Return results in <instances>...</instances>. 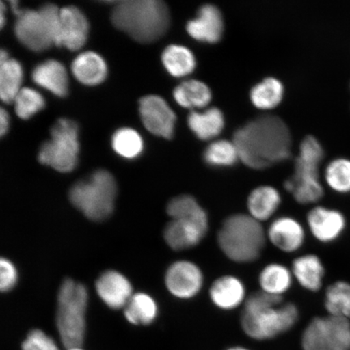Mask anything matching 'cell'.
<instances>
[{"label": "cell", "instance_id": "6da1fadb", "mask_svg": "<svg viewBox=\"0 0 350 350\" xmlns=\"http://www.w3.org/2000/svg\"><path fill=\"white\" fill-rule=\"evenodd\" d=\"M239 159L249 168L264 170L290 159L292 138L281 118L262 116L235 131Z\"/></svg>", "mask_w": 350, "mask_h": 350}, {"label": "cell", "instance_id": "7a4b0ae2", "mask_svg": "<svg viewBox=\"0 0 350 350\" xmlns=\"http://www.w3.org/2000/svg\"><path fill=\"white\" fill-rule=\"evenodd\" d=\"M299 319V310L295 304L284 303L283 297L260 291L247 297L240 322L249 338L265 340L290 331Z\"/></svg>", "mask_w": 350, "mask_h": 350}, {"label": "cell", "instance_id": "3957f363", "mask_svg": "<svg viewBox=\"0 0 350 350\" xmlns=\"http://www.w3.org/2000/svg\"><path fill=\"white\" fill-rule=\"evenodd\" d=\"M111 21L134 40L151 43L167 32L170 16L167 5L161 0H122L113 6Z\"/></svg>", "mask_w": 350, "mask_h": 350}, {"label": "cell", "instance_id": "277c9868", "mask_svg": "<svg viewBox=\"0 0 350 350\" xmlns=\"http://www.w3.org/2000/svg\"><path fill=\"white\" fill-rule=\"evenodd\" d=\"M266 241V230L262 223L247 213L227 217L217 235L221 252L227 259L237 264H250L259 259Z\"/></svg>", "mask_w": 350, "mask_h": 350}, {"label": "cell", "instance_id": "5b68a950", "mask_svg": "<svg viewBox=\"0 0 350 350\" xmlns=\"http://www.w3.org/2000/svg\"><path fill=\"white\" fill-rule=\"evenodd\" d=\"M325 156L323 147L316 138L309 135L300 146L295 160V172L284 181V187L297 204L308 205L318 202L325 191L319 180V168Z\"/></svg>", "mask_w": 350, "mask_h": 350}, {"label": "cell", "instance_id": "8992f818", "mask_svg": "<svg viewBox=\"0 0 350 350\" xmlns=\"http://www.w3.org/2000/svg\"><path fill=\"white\" fill-rule=\"evenodd\" d=\"M117 185L107 170H96L90 176L78 181L70 189L69 199L91 221L106 220L115 207Z\"/></svg>", "mask_w": 350, "mask_h": 350}, {"label": "cell", "instance_id": "52a82bcc", "mask_svg": "<svg viewBox=\"0 0 350 350\" xmlns=\"http://www.w3.org/2000/svg\"><path fill=\"white\" fill-rule=\"evenodd\" d=\"M88 291L84 284L66 279L59 288L56 325L67 349L81 347L85 334Z\"/></svg>", "mask_w": 350, "mask_h": 350}, {"label": "cell", "instance_id": "ba28073f", "mask_svg": "<svg viewBox=\"0 0 350 350\" xmlns=\"http://www.w3.org/2000/svg\"><path fill=\"white\" fill-rule=\"evenodd\" d=\"M14 30L17 39L29 50L41 52L52 45L61 46L60 10L54 3H46L38 10H23L17 16Z\"/></svg>", "mask_w": 350, "mask_h": 350}, {"label": "cell", "instance_id": "9c48e42d", "mask_svg": "<svg viewBox=\"0 0 350 350\" xmlns=\"http://www.w3.org/2000/svg\"><path fill=\"white\" fill-rule=\"evenodd\" d=\"M77 122L59 119L52 126L51 139L44 142L38 152L40 163L61 173L71 172L78 163L79 141Z\"/></svg>", "mask_w": 350, "mask_h": 350}, {"label": "cell", "instance_id": "30bf717a", "mask_svg": "<svg viewBox=\"0 0 350 350\" xmlns=\"http://www.w3.org/2000/svg\"><path fill=\"white\" fill-rule=\"evenodd\" d=\"M304 350H350L349 319L330 316L314 318L301 335Z\"/></svg>", "mask_w": 350, "mask_h": 350}, {"label": "cell", "instance_id": "8fae6325", "mask_svg": "<svg viewBox=\"0 0 350 350\" xmlns=\"http://www.w3.org/2000/svg\"><path fill=\"white\" fill-rule=\"evenodd\" d=\"M165 283L174 297L179 299H191L202 291L204 274L196 262L178 260L169 266L165 275Z\"/></svg>", "mask_w": 350, "mask_h": 350}, {"label": "cell", "instance_id": "7c38bea8", "mask_svg": "<svg viewBox=\"0 0 350 350\" xmlns=\"http://www.w3.org/2000/svg\"><path fill=\"white\" fill-rule=\"evenodd\" d=\"M209 229L208 216L172 219L164 230V239L174 251L193 248L202 242Z\"/></svg>", "mask_w": 350, "mask_h": 350}, {"label": "cell", "instance_id": "4fadbf2b", "mask_svg": "<svg viewBox=\"0 0 350 350\" xmlns=\"http://www.w3.org/2000/svg\"><path fill=\"white\" fill-rule=\"evenodd\" d=\"M139 115L146 129L165 139L174 137L176 116L167 103L159 96L148 95L139 100Z\"/></svg>", "mask_w": 350, "mask_h": 350}, {"label": "cell", "instance_id": "5bb4252c", "mask_svg": "<svg viewBox=\"0 0 350 350\" xmlns=\"http://www.w3.org/2000/svg\"><path fill=\"white\" fill-rule=\"evenodd\" d=\"M267 240L284 253H295L304 247L306 241L304 226L296 218L282 216L273 219L266 230Z\"/></svg>", "mask_w": 350, "mask_h": 350}, {"label": "cell", "instance_id": "9a60e30c", "mask_svg": "<svg viewBox=\"0 0 350 350\" xmlns=\"http://www.w3.org/2000/svg\"><path fill=\"white\" fill-rule=\"evenodd\" d=\"M306 224L310 234L319 242L329 243L343 233L347 221L338 210L317 206L308 212Z\"/></svg>", "mask_w": 350, "mask_h": 350}, {"label": "cell", "instance_id": "2e32d148", "mask_svg": "<svg viewBox=\"0 0 350 350\" xmlns=\"http://www.w3.org/2000/svg\"><path fill=\"white\" fill-rule=\"evenodd\" d=\"M210 301L221 310H233L244 305L247 299V288L239 278L223 275L214 280L209 287Z\"/></svg>", "mask_w": 350, "mask_h": 350}, {"label": "cell", "instance_id": "e0dca14e", "mask_svg": "<svg viewBox=\"0 0 350 350\" xmlns=\"http://www.w3.org/2000/svg\"><path fill=\"white\" fill-rule=\"evenodd\" d=\"M187 31L196 40L216 43L224 32L222 14L216 6L205 4L201 7L195 19L187 22Z\"/></svg>", "mask_w": 350, "mask_h": 350}, {"label": "cell", "instance_id": "ac0fdd59", "mask_svg": "<svg viewBox=\"0 0 350 350\" xmlns=\"http://www.w3.org/2000/svg\"><path fill=\"white\" fill-rule=\"evenodd\" d=\"M61 46L70 51L80 50L89 34V22L79 8L67 6L60 10Z\"/></svg>", "mask_w": 350, "mask_h": 350}, {"label": "cell", "instance_id": "d6986e66", "mask_svg": "<svg viewBox=\"0 0 350 350\" xmlns=\"http://www.w3.org/2000/svg\"><path fill=\"white\" fill-rule=\"evenodd\" d=\"M96 290L109 308L120 309L125 308L133 297V287L124 275L116 271H107L98 279Z\"/></svg>", "mask_w": 350, "mask_h": 350}, {"label": "cell", "instance_id": "ffe728a7", "mask_svg": "<svg viewBox=\"0 0 350 350\" xmlns=\"http://www.w3.org/2000/svg\"><path fill=\"white\" fill-rule=\"evenodd\" d=\"M282 202V195L277 188L269 185L257 187L247 196V214L260 223L269 221L277 213Z\"/></svg>", "mask_w": 350, "mask_h": 350}, {"label": "cell", "instance_id": "44dd1931", "mask_svg": "<svg viewBox=\"0 0 350 350\" xmlns=\"http://www.w3.org/2000/svg\"><path fill=\"white\" fill-rule=\"evenodd\" d=\"M32 80L57 97H66L68 93V73L59 61L49 59L37 65L33 70Z\"/></svg>", "mask_w": 350, "mask_h": 350}, {"label": "cell", "instance_id": "7402d4cb", "mask_svg": "<svg viewBox=\"0 0 350 350\" xmlns=\"http://www.w3.org/2000/svg\"><path fill=\"white\" fill-rule=\"evenodd\" d=\"M291 271L294 279L304 290L317 292L323 286L325 269L319 257L314 254H306L295 258Z\"/></svg>", "mask_w": 350, "mask_h": 350}, {"label": "cell", "instance_id": "603a6c76", "mask_svg": "<svg viewBox=\"0 0 350 350\" xmlns=\"http://www.w3.org/2000/svg\"><path fill=\"white\" fill-rule=\"evenodd\" d=\"M72 72L81 84L98 85L107 78V66L98 54L93 51H86L73 60Z\"/></svg>", "mask_w": 350, "mask_h": 350}, {"label": "cell", "instance_id": "cb8c5ba5", "mask_svg": "<svg viewBox=\"0 0 350 350\" xmlns=\"http://www.w3.org/2000/svg\"><path fill=\"white\" fill-rule=\"evenodd\" d=\"M294 280L291 269L280 262H270L261 269L258 282L262 292L283 297L291 290Z\"/></svg>", "mask_w": 350, "mask_h": 350}, {"label": "cell", "instance_id": "d4e9b609", "mask_svg": "<svg viewBox=\"0 0 350 350\" xmlns=\"http://www.w3.org/2000/svg\"><path fill=\"white\" fill-rule=\"evenodd\" d=\"M187 124L197 137L208 141L221 134L225 118L221 109L212 107L203 112L192 111L187 118Z\"/></svg>", "mask_w": 350, "mask_h": 350}, {"label": "cell", "instance_id": "484cf974", "mask_svg": "<svg viewBox=\"0 0 350 350\" xmlns=\"http://www.w3.org/2000/svg\"><path fill=\"white\" fill-rule=\"evenodd\" d=\"M174 98L183 107L203 108L211 102L212 92L203 82L188 80L175 88Z\"/></svg>", "mask_w": 350, "mask_h": 350}, {"label": "cell", "instance_id": "4316f807", "mask_svg": "<svg viewBox=\"0 0 350 350\" xmlns=\"http://www.w3.org/2000/svg\"><path fill=\"white\" fill-rule=\"evenodd\" d=\"M161 59L170 75L175 77L189 75L194 71L196 66L193 53L183 46L170 45L166 47Z\"/></svg>", "mask_w": 350, "mask_h": 350}, {"label": "cell", "instance_id": "83f0119b", "mask_svg": "<svg viewBox=\"0 0 350 350\" xmlns=\"http://www.w3.org/2000/svg\"><path fill=\"white\" fill-rule=\"evenodd\" d=\"M157 305L154 299L144 293H137L131 297L125 306V317L135 325H150L157 316Z\"/></svg>", "mask_w": 350, "mask_h": 350}, {"label": "cell", "instance_id": "f1b7e54d", "mask_svg": "<svg viewBox=\"0 0 350 350\" xmlns=\"http://www.w3.org/2000/svg\"><path fill=\"white\" fill-rule=\"evenodd\" d=\"M23 78L21 64L14 59H10L0 64V98L4 103H13L19 93Z\"/></svg>", "mask_w": 350, "mask_h": 350}, {"label": "cell", "instance_id": "f546056e", "mask_svg": "<svg viewBox=\"0 0 350 350\" xmlns=\"http://www.w3.org/2000/svg\"><path fill=\"white\" fill-rule=\"evenodd\" d=\"M283 95L284 87L281 81L269 77L252 88L250 98L256 107L270 109L278 106Z\"/></svg>", "mask_w": 350, "mask_h": 350}, {"label": "cell", "instance_id": "4dcf8cb0", "mask_svg": "<svg viewBox=\"0 0 350 350\" xmlns=\"http://www.w3.org/2000/svg\"><path fill=\"white\" fill-rule=\"evenodd\" d=\"M325 306L328 314L350 319V284L336 282L327 288Z\"/></svg>", "mask_w": 350, "mask_h": 350}, {"label": "cell", "instance_id": "1f68e13d", "mask_svg": "<svg viewBox=\"0 0 350 350\" xmlns=\"http://www.w3.org/2000/svg\"><path fill=\"white\" fill-rule=\"evenodd\" d=\"M239 159V152L234 142L224 139L210 144L204 152L205 163L212 167H229L236 164Z\"/></svg>", "mask_w": 350, "mask_h": 350}, {"label": "cell", "instance_id": "d6a6232c", "mask_svg": "<svg viewBox=\"0 0 350 350\" xmlns=\"http://www.w3.org/2000/svg\"><path fill=\"white\" fill-rule=\"evenodd\" d=\"M112 147L118 154L126 159L137 157L143 151V139L134 129L117 130L112 137Z\"/></svg>", "mask_w": 350, "mask_h": 350}, {"label": "cell", "instance_id": "836d02e7", "mask_svg": "<svg viewBox=\"0 0 350 350\" xmlns=\"http://www.w3.org/2000/svg\"><path fill=\"white\" fill-rule=\"evenodd\" d=\"M166 212L173 219L197 218L208 216L194 196L181 195L174 197L166 207Z\"/></svg>", "mask_w": 350, "mask_h": 350}, {"label": "cell", "instance_id": "e575fe53", "mask_svg": "<svg viewBox=\"0 0 350 350\" xmlns=\"http://www.w3.org/2000/svg\"><path fill=\"white\" fill-rule=\"evenodd\" d=\"M325 180L328 187L338 193L350 192V161L336 159L327 165Z\"/></svg>", "mask_w": 350, "mask_h": 350}, {"label": "cell", "instance_id": "d590c367", "mask_svg": "<svg viewBox=\"0 0 350 350\" xmlns=\"http://www.w3.org/2000/svg\"><path fill=\"white\" fill-rule=\"evenodd\" d=\"M17 116L22 120H28L45 107V100L38 91L23 88L17 94L14 100Z\"/></svg>", "mask_w": 350, "mask_h": 350}, {"label": "cell", "instance_id": "8d00e7d4", "mask_svg": "<svg viewBox=\"0 0 350 350\" xmlns=\"http://www.w3.org/2000/svg\"><path fill=\"white\" fill-rule=\"evenodd\" d=\"M23 350H59L55 340L41 330L29 332L27 338L22 344Z\"/></svg>", "mask_w": 350, "mask_h": 350}, {"label": "cell", "instance_id": "74e56055", "mask_svg": "<svg viewBox=\"0 0 350 350\" xmlns=\"http://www.w3.org/2000/svg\"><path fill=\"white\" fill-rule=\"evenodd\" d=\"M0 288L2 292L12 290L17 282V272L15 266L8 259L2 258L0 261Z\"/></svg>", "mask_w": 350, "mask_h": 350}, {"label": "cell", "instance_id": "f35d334b", "mask_svg": "<svg viewBox=\"0 0 350 350\" xmlns=\"http://www.w3.org/2000/svg\"><path fill=\"white\" fill-rule=\"evenodd\" d=\"M10 128V116L3 108L0 109V137H3Z\"/></svg>", "mask_w": 350, "mask_h": 350}, {"label": "cell", "instance_id": "ab89813d", "mask_svg": "<svg viewBox=\"0 0 350 350\" xmlns=\"http://www.w3.org/2000/svg\"><path fill=\"white\" fill-rule=\"evenodd\" d=\"M10 3L13 13H14L16 17L19 16L21 14L22 12H23V10H20L19 8V2L16 1V0H12V1L10 2Z\"/></svg>", "mask_w": 350, "mask_h": 350}, {"label": "cell", "instance_id": "60d3db41", "mask_svg": "<svg viewBox=\"0 0 350 350\" xmlns=\"http://www.w3.org/2000/svg\"><path fill=\"white\" fill-rule=\"evenodd\" d=\"M5 5H4V3L3 1H1V7H0V26H1V28L3 27L4 25V21H5V18H4V13H5Z\"/></svg>", "mask_w": 350, "mask_h": 350}, {"label": "cell", "instance_id": "b9f144b4", "mask_svg": "<svg viewBox=\"0 0 350 350\" xmlns=\"http://www.w3.org/2000/svg\"><path fill=\"white\" fill-rule=\"evenodd\" d=\"M10 59V57H8V55L6 51L1 50V51H0V64H3L4 62H6V61Z\"/></svg>", "mask_w": 350, "mask_h": 350}, {"label": "cell", "instance_id": "7bdbcfd3", "mask_svg": "<svg viewBox=\"0 0 350 350\" xmlns=\"http://www.w3.org/2000/svg\"><path fill=\"white\" fill-rule=\"evenodd\" d=\"M227 350H250L247 348L243 347H231Z\"/></svg>", "mask_w": 350, "mask_h": 350}, {"label": "cell", "instance_id": "ee69618b", "mask_svg": "<svg viewBox=\"0 0 350 350\" xmlns=\"http://www.w3.org/2000/svg\"><path fill=\"white\" fill-rule=\"evenodd\" d=\"M67 350H83L81 347L67 349Z\"/></svg>", "mask_w": 350, "mask_h": 350}]
</instances>
